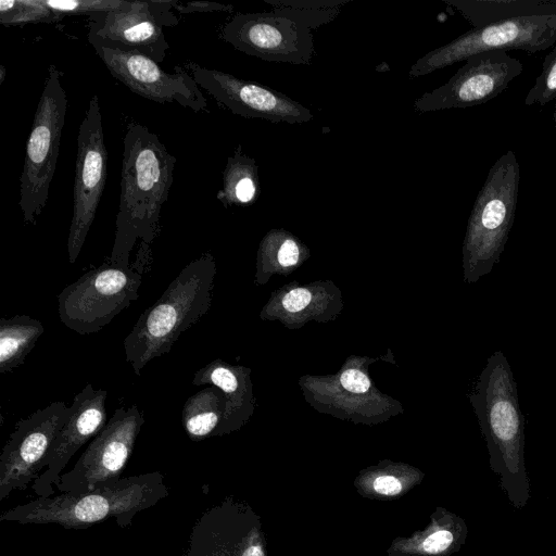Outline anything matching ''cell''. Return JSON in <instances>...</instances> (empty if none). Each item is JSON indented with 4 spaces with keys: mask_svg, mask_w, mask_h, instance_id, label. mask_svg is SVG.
Masks as SVG:
<instances>
[{
    "mask_svg": "<svg viewBox=\"0 0 556 556\" xmlns=\"http://www.w3.org/2000/svg\"><path fill=\"white\" fill-rule=\"evenodd\" d=\"M182 556H268L260 516L248 503L225 497L197 519Z\"/></svg>",
    "mask_w": 556,
    "mask_h": 556,
    "instance_id": "13",
    "label": "cell"
},
{
    "mask_svg": "<svg viewBox=\"0 0 556 556\" xmlns=\"http://www.w3.org/2000/svg\"><path fill=\"white\" fill-rule=\"evenodd\" d=\"M260 193L257 164L253 157L242 152L241 146L227 160L223 173V188L217 200L225 207L253 204Z\"/></svg>",
    "mask_w": 556,
    "mask_h": 556,
    "instance_id": "23",
    "label": "cell"
},
{
    "mask_svg": "<svg viewBox=\"0 0 556 556\" xmlns=\"http://www.w3.org/2000/svg\"><path fill=\"white\" fill-rule=\"evenodd\" d=\"M175 164L176 157L156 134L139 123H128L111 264L130 268L136 241L150 245L159 235L161 208L168 198Z\"/></svg>",
    "mask_w": 556,
    "mask_h": 556,
    "instance_id": "1",
    "label": "cell"
},
{
    "mask_svg": "<svg viewBox=\"0 0 556 556\" xmlns=\"http://www.w3.org/2000/svg\"><path fill=\"white\" fill-rule=\"evenodd\" d=\"M168 494L164 476L152 471L122 477L85 493L37 497L4 511L0 521L55 523L66 530H84L114 519L118 527L127 528L138 513L155 506Z\"/></svg>",
    "mask_w": 556,
    "mask_h": 556,
    "instance_id": "3",
    "label": "cell"
},
{
    "mask_svg": "<svg viewBox=\"0 0 556 556\" xmlns=\"http://www.w3.org/2000/svg\"><path fill=\"white\" fill-rule=\"evenodd\" d=\"M61 18L48 10L40 0H2L0 1V23L4 26L26 23H50Z\"/></svg>",
    "mask_w": 556,
    "mask_h": 556,
    "instance_id": "26",
    "label": "cell"
},
{
    "mask_svg": "<svg viewBox=\"0 0 556 556\" xmlns=\"http://www.w3.org/2000/svg\"><path fill=\"white\" fill-rule=\"evenodd\" d=\"M556 43V14L500 21L472 27L448 43L418 59L408 73L416 78L489 51L536 53Z\"/></svg>",
    "mask_w": 556,
    "mask_h": 556,
    "instance_id": "8",
    "label": "cell"
},
{
    "mask_svg": "<svg viewBox=\"0 0 556 556\" xmlns=\"http://www.w3.org/2000/svg\"><path fill=\"white\" fill-rule=\"evenodd\" d=\"M109 72L135 93L159 103L177 102L194 112L206 109L207 101L192 76L179 66L176 73L162 70L149 56L90 41Z\"/></svg>",
    "mask_w": 556,
    "mask_h": 556,
    "instance_id": "16",
    "label": "cell"
},
{
    "mask_svg": "<svg viewBox=\"0 0 556 556\" xmlns=\"http://www.w3.org/2000/svg\"><path fill=\"white\" fill-rule=\"evenodd\" d=\"M143 422L137 405L116 409L73 468L61 473L55 489L60 493L79 494L119 480Z\"/></svg>",
    "mask_w": 556,
    "mask_h": 556,
    "instance_id": "9",
    "label": "cell"
},
{
    "mask_svg": "<svg viewBox=\"0 0 556 556\" xmlns=\"http://www.w3.org/2000/svg\"><path fill=\"white\" fill-rule=\"evenodd\" d=\"M40 2L60 17L65 14H87L91 16L125 10L130 3L127 0H40Z\"/></svg>",
    "mask_w": 556,
    "mask_h": 556,
    "instance_id": "27",
    "label": "cell"
},
{
    "mask_svg": "<svg viewBox=\"0 0 556 556\" xmlns=\"http://www.w3.org/2000/svg\"><path fill=\"white\" fill-rule=\"evenodd\" d=\"M553 118H554V123H555V126H556V104H555V108H554Z\"/></svg>",
    "mask_w": 556,
    "mask_h": 556,
    "instance_id": "34",
    "label": "cell"
},
{
    "mask_svg": "<svg viewBox=\"0 0 556 556\" xmlns=\"http://www.w3.org/2000/svg\"><path fill=\"white\" fill-rule=\"evenodd\" d=\"M110 263L88 270L58 296L60 320L78 334L100 331L138 299L141 271Z\"/></svg>",
    "mask_w": 556,
    "mask_h": 556,
    "instance_id": "7",
    "label": "cell"
},
{
    "mask_svg": "<svg viewBox=\"0 0 556 556\" xmlns=\"http://www.w3.org/2000/svg\"><path fill=\"white\" fill-rule=\"evenodd\" d=\"M42 323L27 315L0 319V372L22 365L43 333Z\"/></svg>",
    "mask_w": 556,
    "mask_h": 556,
    "instance_id": "22",
    "label": "cell"
},
{
    "mask_svg": "<svg viewBox=\"0 0 556 556\" xmlns=\"http://www.w3.org/2000/svg\"><path fill=\"white\" fill-rule=\"evenodd\" d=\"M520 165L513 150L491 166L469 215L464 241L465 275L476 282L498 263L514 224Z\"/></svg>",
    "mask_w": 556,
    "mask_h": 556,
    "instance_id": "5",
    "label": "cell"
},
{
    "mask_svg": "<svg viewBox=\"0 0 556 556\" xmlns=\"http://www.w3.org/2000/svg\"><path fill=\"white\" fill-rule=\"evenodd\" d=\"M187 66L198 86L233 114L289 124L306 123L313 118L307 108L273 88L193 62Z\"/></svg>",
    "mask_w": 556,
    "mask_h": 556,
    "instance_id": "17",
    "label": "cell"
},
{
    "mask_svg": "<svg viewBox=\"0 0 556 556\" xmlns=\"http://www.w3.org/2000/svg\"><path fill=\"white\" fill-rule=\"evenodd\" d=\"M219 36L237 50L268 62L307 65L314 54L311 29L275 10L238 13Z\"/></svg>",
    "mask_w": 556,
    "mask_h": 556,
    "instance_id": "12",
    "label": "cell"
},
{
    "mask_svg": "<svg viewBox=\"0 0 556 556\" xmlns=\"http://www.w3.org/2000/svg\"><path fill=\"white\" fill-rule=\"evenodd\" d=\"M424 477L420 470L407 465L384 463L359 472L353 484L363 497L394 501L420 484Z\"/></svg>",
    "mask_w": 556,
    "mask_h": 556,
    "instance_id": "21",
    "label": "cell"
},
{
    "mask_svg": "<svg viewBox=\"0 0 556 556\" xmlns=\"http://www.w3.org/2000/svg\"><path fill=\"white\" fill-rule=\"evenodd\" d=\"M108 151L99 98L93 94L77 136L73 189V217L67 239L68 261L74 264L96 217L106 182Z\"/></svg>",
    "mask_w": 556,
    "mask_h": 556,
    "instance_id": "10",
    "label": "cell"
},
{
    "mask_svg": "<svg viewBox=\"0 0 556 556\" xmlns=\"http://www.w3.org/2000/svg\"><path fill=\"white\" fill-rule=\"evenodd\" d=\"M216 273L211 254L187 264L161 298L138 318L124 339L126 362L136 375L153 358L167 354L178 338L210 309Z\"/></svg>",
    "mask_w": 556,
    "mask_h": 556,
    "instance_id": "4",
    "label": "cell"
},
{
    "mask_svg": "<svg viewBox=\"0 0 556 556\" xmlns=\"http://www.w3.org/2000/svg\"><path fill=\"white\" fill-rule=\"evenodd\" d=\"M105 390H96L88 383L75 395L70 417L59 432L45 463V470L33 481L38 497L54 495L61 471L75 453L93 439L106 425Z\"/></svg>",
    "mask_w": 556,
    "mask_h": 556,
    "instance_id": "18",
    "label": "cell"
},
{
    "mask_svg": "<svg viewBox=\"0 0 556 556\" xmlns=\"http://www.w3.org/2000/svg\"><path fill=\"white\" fill-rule=\"evenodd\" d=\"M300 256L299 244L292 238H285L279 245L277 258L280 265L291 266L298 263Z\"/></svg>",
    "mask_w": 556,
    "mask_h": 556,
    "instance_id": "31",
    "label": "cell"
},
{
    "mask_svg": "<svg viewBox=\"0 0 556 556\" xmlns=\"http://www.w3.org/2000/svg\"><path fill=\"white\" fill-rule=\"evenodd\" d=\"M472 27L535 15L556 14V0H444Z\"/></svg>",
    "mask_w": 556,
    "mask_h": 556,
    "instance_id": "20",
    "label": "cell"
},
{
    "mask_svg": "<svg viewBox=\"0 0 556 556\" xmlns=\"http://www.w3.org/2000/svg\"><path fill=\"white\" fill-rule=\"evenodd\" d=\"M61 77L50 65L25 149L18 201L25 224L35 225L46 207L56 167L67 109Z\"/></svg>",
    "mask_w": 556,
    "mask_h": 556,
    "instance_id": "6",
    "label": "cell"
},
{
    "mask_svg": "<svg viewBox=\"0 0 556 556\" xmlns=\"http://www.w3.org/2000/svg\"><path fill=\"white\" fill-rule=\"evenodd\" d=\"M176 2L177 0H136L130 1L125 10L88 16V41L138 52L161 63L169 48L163 27H173L179 22L172 12Z\"/></svg>",
    "mask_w": 556,
    "mask_h": 556,
    "instance_id": "11",
    "label": "cell"
},
{
    "mask_svg": "<svg viewBox=\"0 0 556 556\" xmlns=\"http://www.w3.org/2000/svg\"><path fill=\"white\" fill-rule=\"evenodd\" d=\"M218 388L210 386L188 397L182 408V426L192 441L218 434L223 424L224 403Z\"/></svg>",
    "mask_w": 556,
    "mask_h": 556,
    "instance_id": "24",
    "label": "cell"
},
{
    "mask_svg": "<svg viewBox=\"0 0 556 556\" xmlns=\"http://www.w3.org/2000/svg\"><path fill=\"white\" fill-rule=\"evenodd\" d=\"M70 417L64 402L50 403L17 421L0 455V501L25 490L45 469L48 454Z\"/></svg>",
    "mask_w": 556,
    "mask_h": 556,
    "instance_id": "14",
    "label": "cell"
},
{
    "mask_svg": "<svg viewBox=\"0 0 556 556\" xmlns=\"http://www.w3.org/2000/svg\"><path fill=\"white\" fill-rule=\"evenodd\" d=\"M522 68L506 51L471 55L444 85L417 98L414 110L427 113L483 104L503 92Z\"/></svg>",
    "mask_w": 556,
    "mask_h": 556,
    "instance_id": "15",
    "label": "cell"
},
{
    "mask_svg": "<svg viewBox=\"0 0 556 556\" xmlns=\"http://www.w3.org/2000/svg\"><path fill=\"white\" fill-rule=\"evenodd\" d=\"M556 99V43L544 58L542 71L535 78L534 85L528 91L526 105H546Z\"/></svg>",
    "mask_w": 556,
    "mask_h": 556,
    "instance_id": "28",
    "label": "cell"
},
{
    "mask_svg": "<svg viewBox=\"0 0 556 556\" xmlns=\"http://www.w3.org/2000/svg\"><path fill=\"white\" fill-rule=\"evenodd\" d=\"M468 527L465 520L437 506L428 525L409 536H396L387 549L388 556H451L465 544Z\"/></svg>",
    "mask_w": 556,
    "mask_h": 556,
    "instance_id": "19",
    "label": "cell"
},
{
    "mask_svg": "<svg viewBox=\"0 0 556 556\" xmlns=\"http://www.w3.org/2000/svg\"><path fill=\"white\" fill-rule=\"evenodd\" d=\"M311 301V293L308 290L299 288L288 292L282 300L285 308L289 312H299L305 308Z\"/></svg>",
    "mask_w": 556,
    "mask_h": 556,
    "instance_id": "32",
    "label": "cell"
},
{
    "mask_svg": "<svg viewBox=\"0 0 556 556\" xmlns=\"http://www.w3.org/2000/svg\"><path fill=\"white\" fill-rule=\"evenodd\" d=\"M277 12L304 24L309 29L333 21L351 0H263Z\"/></svg>",
    "mask_w": 556,
    "mask_h": 556,
    "instance_id": "25",
    "label": "cell"
},
{
    "mask_svg": "<svg viewBox=\"0 0 556 556\" xmlns=\"http://www.w3.org/2000/svg\"><path fill=\"white\" fill-rule=\"evenodd\" d=\"M486 443L489 464L510 504L523 508L530 498L525 466V420L517 384L503 352L490 355L470 395Z\"/></svg>",
    "mask_w": 556,
    "mask_h": 556,
    "instance_id": "2",
    "label": "cell"
},
{
    "mask_svg": "<svg viewBox=\"0 0 556 556\" xmlns=\"http://www.w3.org/2000/svg\"><path fill=\"white\" fill-rule=\"evenodd\" d=\"M0 72H1V74H0V84H2V81L4 80V77H5V68H4V66H2V65L0 66Z\"/></svg>",
    "mask_w": 556,
    "mask_h": 556,
    "instance_id": "33",
    "label": "cell"
},
{
    "mask_svg": "<svg viewBox=\"0 0 556 556\" xmlns=\"http://www.w3.org/2000/svg\"><path fill=\"white\" fill-rule=\"evenodd\" d=\"M174 9L179 13H195V12H231L233 10L232 5L222 4L217 2H208V1H188L181 2L177 0Z\"/></svg>",
    "mask_w": 556,
    "mask_h": 556,
    "instance_id": "29",
    "label": "cell"
},
{
    "mask_svg": "<svg viewBox=\"0 0 556 556\" xmlns=\"http://www.w3.org/2000/svg\"><path fill=\"white\" fill-rule=\"evenodd\" d=\"M341 383L353 393H365L370 387L368 377L357 369L345 370L341 376Z\"/></svg>",
    "mask_w": 556,
    "mask_h": 556,
    "instance_id": "30",
    "label": "cell"
}]
</instances>
